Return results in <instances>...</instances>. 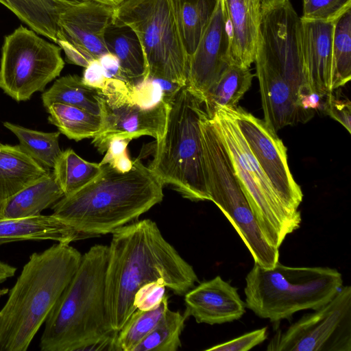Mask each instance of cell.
I'll return each instance as SVG.
<instances>
[{
    "instance_id": "cell-1",
    "label": "cell",
    "mask_w": 351,
    "mask_h": 351,
    "mask_svg": "<svg viewBox=\"0 0 351 351\" xmlns=\"http://www.w3.org/2000/svg\"><path fill=\"white\" fill-rule=\"evenodd\" d=\"M108 246L105 303L117 332L136 311L134 298L143 285L164 282L175 294L184 295L198 278L193 268L162 236L156 223L143 219L118 229Z\"/></svg>"
},
{
    "instance_id": "cell-2",
    "label": "cell",
    "mask_w": 351,
    "mask_h": 351,
    "mask_svg": "<svg viewBox=\"0 0 351 351\" xmlns=\"http://www.w3.org/2000/svg\"><path fill=\"white\" fill-rule=\"evenodd\" d=\"M101 166L94 180L51 206L52 215L82 239L113 233L163 199V185L139 158L126 172Z\"/></svg>"
},
{
    "instance_id": "cell-3",
    "label": "cell",
    "mask_w": 351,
    "mask_h": 351,
    "mask_svg": "<svg viewBox=\"0 0 351 351\" xmlns=\"http://www.w3.org/2000/svg\"><path fill=\"white\" fill-rule=\"evenodd\" d=\"M108 246L95 245L82 256L71 281L45 322L41 351L113 350L117 332L106 308Z\"/></svg>"
},
{
    "instance_id": "cell-4",
    "label": "cell",
    "mask_w": 351,
    "mask_h": 351,
    "mask_svg": "<svg viewBox=\"0 0 351 351\" xmlns=\"http://www.w3.org/2000/svg\"><path fill=\"white\" fill-rule=\"evenodd\" d=\"M82 254L58 243L32 254L0 310V351H25L75 273Z\"/></svg>"
},
{
    "instance_id": "cell-5",
    "label": "cell",
    "mask_w": 351,
    "mask_h": 351,
    "mask_svg": "<svg viewBox=\"0 0 351 351\" xmlns=\"http://www.w3.org/2000/svg\"><path fill=\"white\" fill-rule=\"evenodd\" d=\"M206 113L204 98L182 86L169 103L164 136L156 142L148 166L163 186H171L192 201H210L200 130Z\"/></svg>"
},
{
    "instance_id": "cell-6",
    "label": "cell",
    "mask_w": 351,
    "mask_h": 351,
    "mask_svg": "<svg viewBox=\"0 0 351 351\" xmlns=\"http://www.w3.org/2000/svg\"><path fill=\"white\" fill-rule=\"evenodd\" d=\"M245 282V306L271 322L289 319L300 311L319 308L343 286L336 269L288 267L279 261L271 268L254 263Z\"/></svg>"
},
{
    "instance_id": "cell-7",
    "label": "cell",
    "mask_w": 351,
    "mask_h": 351,
    "mask_svg": "<svg viewBox=\"0 0 351 351\" xmlns=\"http://www.w3.org/2000/svg\"><path fill=\"white\" fill-rule=\"evenodd\" d=\"M213 121L230 157L241 189L267 240L279 249L300 228L301 214L289 212L252 153L231 108H221Z\"/></svg>"
},
{
    "instance_id": "cell-8",
    "label": "cell",
    "mask_w": 351,
    "mask_h": 351,
    "mask_svg": "<svg viewBox=\"0 0 351 351\" xmlns=\"http://www.w3.org/2000/svg\"><path fill=\"white\" fill-rule=\"evenodd\" d=\"M112 21L130 27L138 37L147 78L186 86L189 56L169 0H125L114 7Z\"/></svg>"
},
{
    "instance_id": "cell-9",
    "label": "cell",
    "mask_w": 351,
    "mask_h": 351,
    "mask_svg": "<svg viewBox=\"0 0 351 351\" xmlns=\"http://www.w3.org/2000/svg\"><path fill=\"white\" fill-rule=\"evenodd\" d=\"M204 169L210 201L232 223L256 263L271 268L279 261V249L263 234L223 143L212 141L203 147Z\"/></svg>"
},
{
    "instance_id": "cell-10",
    "label": "cell",
    "mask_w": 351,
    "mask_h": 351,
    "mask_svg": "<svg viewBox=\"0 0 351 351\" xmlns=\"http://www.w3.org/2000/svg\"><path fill=\"white\" fill-rule=\"evenodd\" d=\"M61 48L22 25L6 36L0 63V88L16 101L29 100L60 75Z\"/></svg>"
},
{
    "instance_id": "cell-11",
    "label": "cell",
    "mask_w": 351,
    "mask_h": 351,
    "mask_svg": "<svg viewBox=\"0 0 351 351\" xmlns=\"http://www.w3.org/2000/svg\"><path fill=\"white\" fill-rule=\"evenodd\" d=\"M283 330L267 351H351V287L342 286L326 304Z\"/></svg>"
},
{
    "instance_id": "cell-12",
    "label": "cell",
    "mask_w": 351,
    "mask_h": 351,
    "mask_svg": "<svg viewBox=\"0 0 351 351\" xmlns=\"http://www.w3.org/2000/svg\"><path fill=\"white\" fill-rule=\"evenodd\" d=\"M133 86L109 79L101 89L103 126L92 141L101 153L106 152L115 137L132 140L147 135L159 142L164 136L169 104L162 101L150 108L143 107L133 97Z\"/></svg>"
},
{
    "instance_id": "cell-13",
    "label": "cell",
    "mask_w": 351,
    "mask_h": 351,
    "mask_svg": "<svg viewBox=\"0 0 351 351\" xmlns=\"http://www.w3.org/2000/svg\"><path fill=\"white\" fill-rule=\"evenodd\" d=\"M231 110L252 153L282 204L291 213L300 215L298 207L303 194L289 169L285 145L264 120L239 106Z\"/></svg>"
},
{
    "instance_id": "cell-14",
    "label": "cell",
    "mask_w": 351,
    "mask_h": 351,
    "mask_svg": "<svg viewBox=\"0 0 351 351\" xmlns=\"http://www.w3.org/2000/svg\"><path fill=\"white\" fill-rule=\"evenodd\" d=\"M231 62L224 3L217 0L195 50L189 56L186 85L204 97Z\"/></svg>"
},
{
    "instance_id": "cell-15",
    "label": "cell",
    "mask_w": 351,
    "mask_h": 351,
    "mask_svg": "<svg viewBox=\"0 0 351 351\" xmlns=\"http://www.w3.org/2000/svg\"><path fill=\"white\" fill-rule=\"evenodd\" d=\"M114 7L90 0L68 5L60 14L57 41L64 40L93 59L108 49L104 34L112 22Z\"/></svg>"
},
{
    "instance_id": "cell-16",
    "label": "cell",
    "mask_w": 351,
    "mask_h": 351,
    "mask_svg": "<svg viewBox=\"0 0 351 351\" xmlns=\"http://www.w3.org/2000/svg\"><path fill=\"white\" fill-rule=\"evenodd\" d=\"M301 20V51L306 84L324 97L334 90L336 77L332 50L333 23Z\"/></svg>"
},
{
    "instance_id": "cell-17",
    "label": "cell",
    "mask_w": 351,
    "mask_h": 351,
    "mask_svg": "<svg viewBox=\"0 0 351 351\" xmlns=\"http://www.w3.org/2000/svg\"><path fill=\"white\" fill-rule=\"evenodd\" d=\"M184 316L197 323L221 324L239 319L245 312V303L237 289L220 276L203 282L184 294Z\"/></svg>"
},
{
    "instance_id": "cell-18",
    "label": "cell",
    "mask_w": 351,
    "mask_h": 351,
    "mask_svg": "<svg viewBox=\"0 0 351 351\" xmlns=\"http://www.w3.org/2000/svg\"><path fill=\"white\" fill-rule=\"evenodd\" d=\"M232 62L250 68L254 62L261 20L260 0H223Z\"/></svg>"
},
{
    "instance_id": "cell-19",
    "label": "cell",
    "mask_w": 351,
    "mask_h": 351,
    "mask_svg": "<svg viewBox=\"0 0 351 351\" xmlns=\"http://www.w3.org/2000/svg\"><path fill=\"white\" fill-rule=\"evenodd\" d=\"M80 239L82 238L77 232L52 214L0 219V245L29 240H52L69 244Z\"/></svg>"
},
{
    "instance_id": "cell-20",
    "label": "cell",
    "mask_w": 351,
    "mask_h": 351,
    "mask_svg": "<svg viewBox=\"0 0 351 351\" xmlns=\"http://www.w3.org/2000/svg\"><path fill=\"white\" fill-rule=\"evenodd\" d=\"M50 171L37 163L19 145L0 143V199L5 200Z\"/></svg>"
},
{
    "instance_id": "cell-21",
    "label": "cell",
    "mask_w": 351,
    "mask_h": 351,
    "mask_svg": "<svg viewBox=\"0 0 351 351\" xmlns=\"http://www.w3.org/2000/svg\"><path fill=\"white\" fill-rule=\"evenodd\" d=\"M109 53L119 60L123 75L129 84L135 86L147 78V66L140 41L128 26L112 22L104 34Z\"/></svg>"
},
{
    "instance_id": "cell-22",
    "label": "cell",
    "mask_w": 351,
    "mask_h": 351,
    "mask_svg": "<svg viewBox=\"0 0 351 351\" xmlns=\"http://www.w3.org/2000/svg\"><path fill=\"white\" fill-rule=\"evenodd\" d=\"M64 196L51 171L42 178L6 199L3 218L18 219L34 217Z\"/></svg>"
},
{
    "instance_id": "cell-23",
    "label": "cell",
    "mask_w": 351,
    "mask_h": 351,
    "mask_svg": "<svg viewBox=\"0 0 351 351\" xmlns=\"http://www.w3.org/2000/svg\"><path fill=\"white\" fill-rule=\"evenodd\" d=\"M43 106L62 103L82 108L101 116L103 97L101 89L86 85L82 77L67 75L57 79L42 95Z\"/></svg>"
},
{
    "instance_id": "cell-24",
    "label": "cell",
    "mask_w": 351,
    "mask_h": 351,
    "mask_svg": "<svg viewBox=\"0 0 351 351\" xmlns=\"http://www.w3.org/2000/svg\"><path fill=\"white\" fill-rule=\"evenodd\" d=\"M79 0H0L36 33L45 37L55 33L60 13L66 5Z\"/></svg>"
},
{
    "instance_id": "cell-25",
    "label": "cell",
    "mask_w": 351,
    "mask_h": 351,
    "mask_svg": "<svg viewBox=\"0 0 351 351\" xmlns=\"http://www.w3.org/2000/svg\"><path fill=\"white\" fill-rule=\"evenodd\" d=\"M253 77L250 68L231 62L204 97L209 118H212L221 108H236L239 101L250 88Z\"/></svg>"
},
{
    "instance_id": "cell-26",
    "label": "cell",
    "mask_w": 351,
    "mask_h": 351,
    "mask_svg": "<svg viewBox=\"0 0 351 351\" xmlns=\"http://www.w3.org/2000/svg\"><path fill=\"white\" fill-rule=\"evenodd\" d=\"M217 0H169L185 49L191 56L214 12Z\"/></svg>"
},
{
    "instance_id": "cell-27",
    "label": "cell",
    "mask_w": 351,
    "mask_h": 351,
    "mask_svg": "<svg viewBox=\"0 0 351 351\" xmlns=\"http://www.w3.org/2000/svg\"><path fill=\"white\" fill-rule=\"evenodd\" d=\"M50 123L69 139L75 141L93 138L103 126L101 116L82 108L62 103H53L46 108Z\"/></svg>"
},
{
    "instance_id": "cell-28",
    "label": "cell",
    "mask_w": 351,
    "mask_h": 351,
    "mask_svg": "<svg viewBox=\"0 0 351 351\" xmlns=\"http://www.w3.org/2000/svg\"><path fill=\"white\" fill-rule=\"evenodd\" d=\"M3 125L19 139L22 150L46 169L51 170L62 153L59 131L44 132L24 128L8 121Z\"/></svg>"
},
{
    "instance_id": "cell-29",
    "label": "cell",
    "mask_w": 351,
    "mask_h": 351,
    "mask_svg": "<svg viewBox=\"0 0 351 351\" xmlns=\"http://www.w3.org/2000/svg\"><path fill=\"white\" fill-rule=\"evenodd\" d=\"M52 169L54 178L65 196L94 180L101 173V166L84 160L69 148L62 152Z\"/></svg>"
},
{
    "instance_id": "cell-30",
    "label": "cell",
    "mask_w": 351,
    "mask_h": 351,
    "mask_svg": "<svg viewBox=\"0 0 351 351\" xmlns=\"http://www.w3.org/2000/svg\"><path fill=\"white\" fill-rule=\"evenodd\" d=\"M168 308V295L165 294L158 307L149 311H134L118 331L113 350L133 351L155 327Z\"/></svg>"
},
{
    "instance_id": "cell-31",
    "label": "cell",
    "mask_w": 351,
    "mask_h": 351,
    "mask_svg": "<svg viewBox=\"0 0 351 351\" xmlns=\"http://www.w3.org/2000/svg\"><path fill=\"white\" fill-rule=\"evenodd\" d=\"M185 320L184 315L168 308L155 327L133 351H176L181 346L180 335Z\"/></svg>"
},
{
    "instance_id": "cell-32",
    "label": "cell",
    "mask_w": 351,
    "mask_h": 351,
    "mask_svg": "<svg viewBox=\"0 0 351 351\" xmlns=\"http://www.w3.org/2000/svg\"><path fill=\"white\" fill-rule=\"evenodd\" d=\"M332 50L336 69L335 90L346 85L351 78V9L335 23Z\"/></svg>"
},
{
    "instance_id": "cell-33",
    "label": "cell",
    "mask_w": 351,
    "mask_h": 351,
    "mask_svg": "<svg viewBox=\"0 0 351 351\" xmlns=\"http://www.w3.org/2000/svg\"><path fill=\"white\" fill-rule=\"evenodd\" d=\"M303 14L305 20H315L335 23L351 9V0H304Z\"/></svg>"
},
{
    "instance_id": "cell-34",
    "label": "cell",
    "mask_w": 351,
    "mask_h": 351,
    "mask_svg": "<svg viewBox=\"0 0 351 351\" xmlns=\"http://www.w3.org/2000/svg\"><path fill=\"white\" fill-rule=\"evenodd\" d=\"M165 287L162 280L142 285L134 295V306L136 309L149 311L158 307L165 295Z\"/></svg>"
},
{
    "instance_id": "cell-35",
    "label": "cell",
    "mask_w": 351,
    "mask_h": 351,
    "mask_svg": "<svg viewBox=\"0 0 351 351\" xmlns=\"http://www.w3.org/2000/svg\"><path fill=\"white\" fill-rule=\"evenodd\" d=\"M267 338V327L247 332L237 338L207 348L206 351H247Z\"/></svg>"
},
{
    "instance_id": "cell-36",
    "label": "cell",
    "mask_w": 351,
    "mask_h": 351,
    "mask_svg": "<svg viewBox=\"0 0 351 351\" xmlns=\"http://www.w3.org/2000/svg\"><path fill=\"white\" fill-rule=\"evenodd\" d=\"M324 112L331 118L341 123L351 133V103L346 97H342L338 93L332 91L326 95Z\"/></svg>"
},
{
    "instance_id": "cell-37",
    "label": "cell",
    "mask_w": 351,
    "mask_h": 351,
    "mask_svg": "<svg viewBox=\"0 0 351 351\" xmlns=\"http://www.w3.org/2000/svg\"><path fill=\"white\" fill-rule=\"evenodd\" d=\"M82 80L88 86L98 89L104 88L108 79L98 59L93 60L85 67Z\"/></svg>"
},
{
    "instance_id": "cell-38",
    "label": "cell",
    "mask_w": 351,
    "mask_h": 351,
    "mask_svg": "<svg viewBox=\"0 0 351 351\" xmlns=\"http://www.w3.org/2000/svg\"><path fill=\"white\" fill-rule=\"evenodd\" d=\"M98 60L108 80H119L128 84L122 72L120 62L114 54L108 52L100 56Z\"/></svg>"
},
{
    "instance_id": "cell-39",
    "label": "cell",
    "mask_w": 351,
    "mask_h": 351,
    "mask_svg": "<svg viewBox=\"0 0 351 351\" xmlns=\"http://www.w3.org/2000/svg\"><path fill=\"white\" fill-rule=\"evenodd\" d=\"M56 43L64 51L66 62L69 63L85 68L94 60L64 40H58Z\"/></svg>"
},
{
    "instance_id": "cell-40",
    "label": "cell",
    "mask_w": 351,
    "mask_h": 351,
    "mask_svg": "<svg viewBox=\"0 0 351 351\" xmlns=\"http://www.w3.org/2000/svg\"><path fill=\"white\" fill-rule=\"evenodd\" d=\"M130 141L132 140L129 138L118 137L113 138L110 141L106 153L101 161L99 162V165H102L105 164H110L115 158L125 154L127 146Z\"/></svg>"
},
{
    "instance_id": "cell-41",
    "label": "cell",
    "mask_w": 351,
    "mask_h": 351,
    "mask_svg": "<svg viewBox=\"0 0 351 351\" xmlns=\"http://www.w3.org/2000/svg\"><path fill=\"white\" fill-rule=\"evenodd\" d=\"M319 94L313 91L300 93L298 97V104L300 108L306 110L324 111L325 101Z\"/></svg>"
},
{
    "instance_id": "cell-42",
    "label": "cell",
    "mask_w": 351,
    "mask_h": 351,
    "mask_svg": "<svg viewBox=\"0 0 351 351\" xmlns=\"http://www.w3.org/2000/svg\"><path fill=\"white\" fill-rule=\"evenodd\" d=\"M109 165L121 172H126L131 169L133 161L128 156L127 153L115 158Z\"/></svg>"
},
{
    "instance_id": "cell-43",
    "label": "cell",
    "mask_w": 351,
    "mask_h": 351,
    "mask_svg": "<svg viewBox=\"0 0 351 351\" xmlns=\"http://www.w3.org/2000/svg\"><path fill=\"white\" fill-rule=\"evenodd\" d=\"M16 271V268L0 261V284L5 282L8 278L12 277ZM8 289L0 290V295L6 293Z\"/></svg>"
},
{
    "instance_id": "cell-44",
    "label": "cell",
    "mask_w": 351,
    "mask_h": 351,
    "mask_svg": "<svg viewBox=\"0 0 351 351\" xmlns=\"http://www.w3.org/2000/svg\"><path fill=\"white\" fill-rule=\"evenodd\" d=\"M111 6H117L125 0H90Z\"/></svg>"
},
{
    "instance_id": "cell-45",
    "label": "cell",
    "mask_w": 351,
    "mask_h": 351,
    "mask_svg": "<svg viewBox=\"0 0 351 351\" xmlns=\"http://www.w3.org/2000/svg\"><path fill=\"white\" fill-rule=\"evenodd\" d=\"M4 202H5V200H2L0 199V219L3 218V209Z\"/></svg>"
},
{
    "instance_id": "cell-46",
    "label": "cell",
    "mask_w": 351,
    "mask_h": 351,
    "mask_svg": "<svg viewBox=\"0 0 351 351\" xmlns=\"http://www.w3.org/2000/svg\"><path fill=\"white\" fill-rule=\"evenodd\" d=\"M260 1H261V2H263V1H264L265 0H260Z\"/></svg>"
},
{
    "instance_id": "cell-47",
    "label": "cell",
    "mask_w": 351,
    "mask_h": 351,
    "mask_svg": "<svg viewBox=\"0 0 351 351\" xmlns=\"http://www.w3.org/2000/svg\"><path fill=\"white\" fill-rule=\"evenodd\" d=\"M304 1V0H303Z\"/></svg>"
}]
</instances>
